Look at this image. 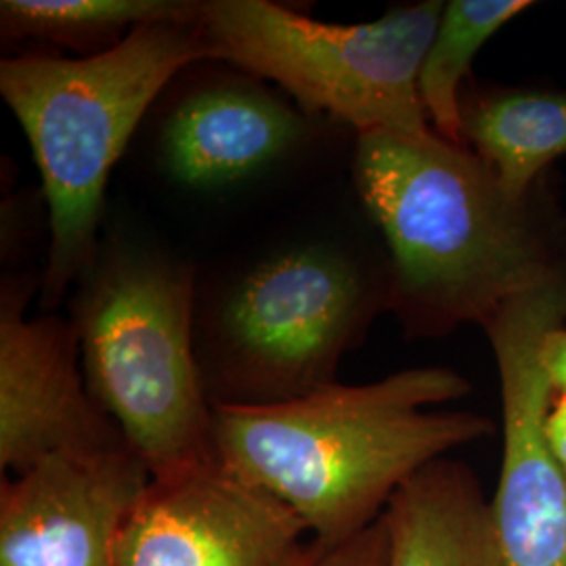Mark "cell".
<instances>
[{
  "mask_svg": "<svg viewBox=\"0 0 566 566\" xmlns=\"http://www.w3.org/2000/svg\"><path fill=\"white\" fill-rule=\"evenodd\" d=\"M385 514V512H382ZM388 533L385 516L336 546L315 544L306 566H385Z\"/></svg>",
  "mask_w": 566,
  "mask_h": 566,
  "instance_id": "2e32d148",
  "label": "cell"
},
{
  "mask_svg": "<svg viewBox=\"0 0 566 566\" xmlns=\"http://www.w3.org/2000/svg\"><path fill=\"white\" fill-rule=\"evenodd\" d=\"M217 60L202 21H158L93 57L0 63V95L28 137L51 219L41 308L55 313L99 254L109 175L177 74Z\"/></svg>",
  "mask_w": 566,
  "mask_h": 566,
  "instance_id": "3957f363",
  "label": "cell"
},
{
  "mask_svg": "<svg viewBox=\"0 0 566 566\" xmlns=\"http://www.w3.org/2000/svg\"><path fill=\"white\" fill-rule=\"evenodd\" d=\"M308 137L306 114L256 78L202 84L166 114L164 170L185 187L217 189L285 158Z\"/></svg>",
  "mask_w": 566,
  "mask_h": 566,
  "instance_id": "8fae6325",
  "label": "cell"
},
{
  "mask_svg": "<svg viewBox=\"0 0 566 566\" xmlns=\"http://www.w3.org/2000/svg\"><path fill=\"white\" fill-rule=\"evenodd\" d=\"M443 9L424 0L344 25L271 0H210L202 25L217 60L275 82L304 114H327L359 135H426L420 70Z\"/></svg>",
  "mask_w": 566,
  "mask_h": 566,
  "instance_id": "8992f818",
  "label": "cell"
},
{
  "mask_svg": "<svg viewBox=\"0 0 566 566\" xmlns=\"http://www.w3.org/2000/svg\"><path fill=\"white\" fill-rule=\"evenodd\" d=\"M542 364L554 392L566 397V325L547 334L542 344Z\"/></svg>",
  "mask_w": 566,
  "mask_h": 566,
  "instance_id": "e0dca14e",
  "label": "cell"
},
{
  "mask_svg": "<svg viewBox=\"0 0 566 566\" xmlns=\"http://www.w3.org/2000/svg\"><path fill=\"white\" fill-rule=\"evenodd\" d=\"M32 280L0 294V468L13 476L53 455L128 446L78 371L81 344L55 313L28 319Z\"/></svg>",
  "mask_w": 566,
  "mask_h": 566,
  "instance_id": "9c48e42d",
  "label": "cell"
},
{
  "mask_svg": "<svg viewBox=\"0 0 566 566\" xmlns=\"http://www.w3.org/2000/svg\"><path fill=\"white\" fill-rule=\"evenodd\" d=\"M390 308L388 271L374 275L336 243L290 245L245 269L196 308L212 405L280 403L336 382L344 353Z\"/></svg>",
  "mask_w": 566,
  "mask_h": 566,
  "instance_id": "5b68a950",
  "label": "cell"
},
{
  "mask_svg": "<svg viewBox=\"0 0 566 566\" xmlns=\"http://www.w3.org/2000/svg\"><path fill=\"white\" fill-rule=\"evenodd\" d=\"M531 9L528 0H449L420 70V99L432 130L462 139V93L472 61L507 21Z\"/></svg>",
  "mask_w": 566,
  "mask_h": 566,
  "instance_id": "9a60e30c",
  "label": "cell"
},
{
  "mask_svg": "<svg viewBox=\"0 0 566 566\" xmlns=\"http://www.w3.org/2000/svg\"><path fill=\"white\" fill-rule=\"evenodd\" d=\"M462 139L514 202H528L549 164L566 156V91L495 88L462 97Z\"/></svg>",
  "mask_w": 566,
  "mask_h": 566,
  "instance_id": "4fadbf2b",
  "label": "cell"
},
{
  "mask_svg": "<svg viewBox=\"0 0 566 566\" xmlns=\"http://www.w3.org/2000/svg\"><path fill=\"white\" fill-rule=\"evenodd\" d=\"M198 0H2V41H42L81 57L102 55L158 21H202Z\"/></svg>",
  "mask_w": 566,
  "mask_h": 566,
  "instance_id": "5bb4252c",
  "label": "cell"
},
{
  "mask_svg": "<svg viewBox=\"0 0 566 566\" xmlns=\"http://www.w3.org/2000/svg\"><path fill=\"white\" fill-rule=\"evenodd\" d=\"M385 566H506L491 502L462 462L441 458L390 497Z\"/></svg>",
  "mask_w": 566,
  "mask_h": 566,
  "instance_id": "7c38bea8",
  "label": "cell"
},
{
  "mask_svg": "<svg viewBox=\"0 0 566 566\" xmlns=\"http://www.w3.org/2000/svg\"><path fill=\"white\" fill-rule=\"evenodd\" d=\"M303 523L214 460L151 481L118 542V566H306Z\"/></svg>",
  "mask_w": 566,
  "mask_h": 566,
  "instance_id": "ba28073f",
  "label": "cell"
},
{
  "mask_svg": "<svg viewBox=\"0 0 566 566\" xmlns=\"http://www.w3.org/2000/svg\"><path fill=\"white\" fill-rule=\"evenodd\" d=\"M563 325L566 263L483 327L502 392L504 451L491 512L506 566H566V476L547 441L556 392L542 364V344Z\"/></svg>",
  "mask_w": 566,
  "mask_h": 566,
  "instance_id": "52a82bcc",
  "label": "cell"
},
{
  "mask_svg": "<svg viewBox=\"0 0 566 566\" xmlns=\"http://www.w3.org/2000/svg\"><path fill=\"white\" fill-rule=\"evenodd\" d=\"M196 308L193 266L143 243H102L72 296L86 386L151 481L214 460Z\"/></svg>",
  "mask_w": 566,
  "mask_h": 566,
  "instance_id": "277c9868",
  "label": "cell"
},
{
  "mask_svg": "<svg viewBox=\"0 0 566 566\" xmlns=\"http://www.w3.org/2000/svg\"><path fill=\"white\" fill-rule=\"evenodd\" d=\"M547 441L566 476V397L556 395L547 416Z\"/></svg>",
  "mask_w": 566,
  "mask_h": 566,
  "instance_id": "ac0fdd59",
  "label": "cell"
},
{
  "mask_svg": "<svg viewBox=\"0 0 566 566\" xmlns=\"http://www.w3.org/2000/svg\"><path fill=\"white\" fill-rule=\"evenodd\" d=\"M149 483L128 446L53 455L4 481L0 566H118L122 531Z\"/></svg>",
  "mask_w": 566,
  "mask_h": 566,
  "instance_id": "30bf717a",
  "label": "cell"
},
{
  "mask_svg": "<svg viewBox=\"0 0 566 566\" xmlns=\"http://www.w3.org/2000/svg\"><path fill=\"white\" fill-rule=\"evenodd\" d=\"M355 185L388 245L390 308L411 334L485 327L563 264L528 202H514L470 147L367 133Z\"/></svg>",
  "mask_w": 566,
  "mask_h": 566,
  "instance_id": "7a4b0ae2",
  "label": "cell"
},
{
  "mask_svg": "<svg viewBox=\"0 0 566 566\" xmlns=\"http://www.w3.org/2000/svg\"><path fill=\"white\" fill-rule=\"evenodd\" d=\"M468 392L453 369L413 367L280 403L212 405V458L287 507L315 544L336 546L422 468L493 432L485 416L441 409Z\"/></svg>",
  "mask_w": 566,
  "mask_h": 566,
  "instance_id": "6da1fadb",
  "label": "cell"
}]
</instances>
